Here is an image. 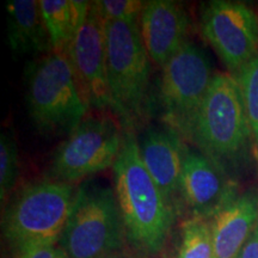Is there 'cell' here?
I'll use <instances>...</instances> for the list:
<instances>
[{"label": "cell", "instance_id": "obj_8", "mask_svg": "<svg viewBox=\"0 0 258 258\" xmlns=\"http://www.w3.org/2000/svg\"><path fill=\"white\" fill-rule=\"evenodd\" d=\"M124 132L109 117H85L51 156L50 179L74 184L112 169L123 144Z\"/></svg>", "mask_w": 258, "mask_h": 258}, {"label": "cell", "instance_id": "obj_7", "mask_svg": "<svg viewBox=\"0 0 258 258\" xmlns=\"http://www.w3.org/2000/svg\"><path fill=\"white\" fill-rule=\"evenodd\" d=\"M213 76L206 53L190 41L161 69L160 104L169 127L180 137L190 139Z\"/></svg>", "mask_w": 258, "mask_h": 258}, {"label": "cell", "instance_id": "obj_12", "mask_svg": "<svg viewBox=\"0 0 258 258\" xmlns=\"http://www.w3.org/2000/svg\"><path fill=\"white\" fill-rule=\"evenodd\" d=\"M141 40L152 62L163 69L188 43L190 18L183 6L172 0H150L139 19Z\"/></svg>", "mask_w": 258, "mask_h": 258}, {"label": "cell", "instance_id": "obj_2", "mask_svg": "<svg viewBox=\"0 0 258 258\" xmlns=\"http://www.w3.org/2000/svg\"><path fill=\"white\" fill-rule=\"evenodd\" d=\"M25 103L29 117L41 134L69 135L89 110L66 53L51 51L25 67Z\"/></svg>", "mask_w": 258, "mask_h": 258}, {"label": "cell", "instance_id": "obj_3", "mask_svg": "<svg viewBox=\"0 0 258 258\" xmlns=\"http://www.w3.org/2000/svg\"><path fill=\"white\" fill-rule=\"evenodd\" d=\"M106 70L112 114L127 127L150 110L151 59L137 22H105Z\"/></svg>", "mask_w": 258, "mask_h": 258}, {"label": "cell", "instance_id": "obj_1", "mask_svg": "<svg viewBox=\"0 0 258 258\" xmlns=\"http://www.w3.org/2000/svg\"><path fill=\"white\" fill-rule=\"evenodd\" d=\"M114 192L123 221L125 239L144 254L159 253L173 224V207L145 167L138 138L125 129L123 144L112 166Z\"/></svg>", "mask_w": 258, "mask_h": 258}, {"label": "cell", "instance_id": "obj_15", "mask_svg": "<svg viewBox=\"0 0 258 258\" xmlns=\"http://www.w3.org/2000/svg\"><path fill=\"white\" fill-rule=\"evenodd\" d=\"M8 11V43L16 56H44L53 51L49 32L40 2L10 0Z\"/></svg>", "mask_w": 258, "mask_h": 258}, {"label": "cell", "instance_id": "obj_18", "mask_svg": "<svg viewBox=\"0 0 258 258\" xmlns=\"http://www.w3.org/2000/svg\"><path fill=\"white\" fill-rule=\"evenodd\" d=\"M243 97L251 132L258 145V55L234 76Z\"/></svg>", "mask_w": 258, "mask_h": 258}, {"label": "cell", "instance_id": "obj_14", "mask_svg": "<svg viewBox=\"0 0 258 258\" xmlns=\"http://www.w3.org/2000/svg\"><path fill=\"white\" fill-rule=\"evenodd\" d=\"M258 224V196L247 191L211 219L213 258H238Z\"/></svg>", "mask_w": 258, "mask_h": 258}, {"label": "cell", "instance_id": "obj_19", "mask_svg": "<svg viewBox=\"0 0 258 258\" xmlns=\"http://www.w3.org/2000/svg\"><path fill=\"white\" fill-rule=\"evenodd\" d=\"M19 156L17 144L9 133L0 135V199L4 203L17 184Z\"/></svg>", "mask_w": 258, "mask_h": 258}, {"label": "cell", "instance_id": "obj_13", "mask_svg": "<svg viewBox=\"0 0 258 258\" xmlns=\"http://www.w3.org/2000/svg\"><path fill=\"white\" fill-rule=\"evenodd\" d=\"M138 145L145 167L173 207L188 145L175 129L167 125L146 128L138 137Z\"/></svg>", "mask_w": 258, "mask_h": 258}, {"label": "cell", "instance_id": "obj_20", "mask_svg": "<svg viewBox=\"0 0 258 258\" xmlns=\"http://www.w3.org/2000/svg\"><path fill=\"white\" fill-rule=\"evenodd\" d=\"M91 6L104 22H137L139 23L145 2L139 0H96Z\"/></svg>", "mask_w": 258, "mask_h": 258}, {"label": "cell", "instance_id": "obj_22", "mask_svg": "<svg viewBox=\"0 0 258 258\" xmlns=\"http://www.w3.org/2000/svg\"><path fill=\"white\" fill-rule=\"evenodd\" d=\"M238 258H258V224L250 235L249 240L241 249Z\"/></svg>", "mask_w": 258, "mask_h": 258}, {"label": "cell", "instance_id": "obj_9", "mask_svg": "<svg viewBox=\"0 0 258 258\" xmlns=\"http://www.w3.org/2000/svg\"><path fill=\"white\" fill-rule=\"evenodd\" d=\"M200 30L234 76L258 55V17L243 3L213 0L205 4Z\"/></svg>", "mask_w": 258, "mask_h": 258}, {"label": "cell", "instance_id": "obj_21", "mask_svg": "<svg viewBox=\"0 0 258 258\" xmlns=\"http://www.w3.org/2000/svg\"><path fill=\"white\" fill-rule=\"evenodd\" d=\"M16 254L17 258H70L57 243L31 245Z\"/></svg>", "mask_w": 258, "mask_h": 258}, {"label": "cell", "instance_id": "obj_6", "mask_svg": "<svg viewBox=\"0 0 258 258\" xmlns=\"http://www.w3.org/2000/svg\"><path fill=\"white\" fill-rule=\"evenodd\" d=\"M251 134L237 80L214 74L189 140L212 159H231L243 152Z\"/></svg>", "mask_w": 258, "mask_h": 258}, {"label": "cell", "instance_id": "obj_17", "mask_svg": "<svg viewBox=\"0 0 258 258\" xmlns=\"http://www.w3.org/2000/svg\"><path fill=\"white\" fill-rule=\"evenodd\" d=\"M177 258H213L211 219L190 218L183 224Z\"/></svg>", "mask_w": 258, "mask_h": 258}, {"label": "cell", "instance_id": "obj_5", "mask_svg": "<svg viewBox=\"0 0 258 258\" xmlns=\"http://www.w3.org/2000/svg\"><path fill=\"white\" fill-rule=\"evenodd\" d=\"M125 232L114 188L85 182L77 188L73 209L59 244L70 258H112Z\"/></svg>", "mask_w": 258, "mask_h": 258}, {"label": "cell", "instance_id": "obj_16", "mask_svg": "<svg viewBox=\"0 0 258 258\" xmlns=\"http://www.w3.org/2000/svg\"><path fill=\"white\" fill-rule=\"evenodd\" d=\"M40 6L53 51L67 53L74 37L85 23L90 3L80 0H40Z\"/></svg>", "mask_w": 258, "mask_h": 258}, {"label": "cell", "instance_id": "obj_11", "mask_svg": "<svg viewBox=\"0 0 258 258\" xmlns=\"http://www.w3.org/2000/svg\"><path fill=\"white\" fill-rule=\"evenodd\" d=\"M178 198L192 218L212 219L233 196L217 160L202 151L186 147L178 184Z\"/></svg>", "mask_w": 258, "mask_h": 258}, {"label": "cell", "instance_id": "obj_10", "mask_svg": "<svg viewBox=\"0 0 258 258\" xmlns=\"http://www.w3.org/2000/svg\"><path fill=\"white\" fill-rule=\"evenodd\" d=\"M66 54L90 108L114 111L106 70L105 22L91 3L85 23Z\"/></svg>", "mask_w": 258, "mask_h": 258}, {"label": "cell", "instance_id": "obj_4", "mask_svg": "<svg viewBox=\"0 0 258 258\" xmlns=\"http://www.w3.org/2000/svg\"><path fill=\"white\" fill-rule=\"evenodd\" d=\"M77 189L53 179L25 185L3 213V234L16 253L31 245L59 243Z\"/></svg>", "mask_w": 258, "mask_h": 258}]
</instances>
